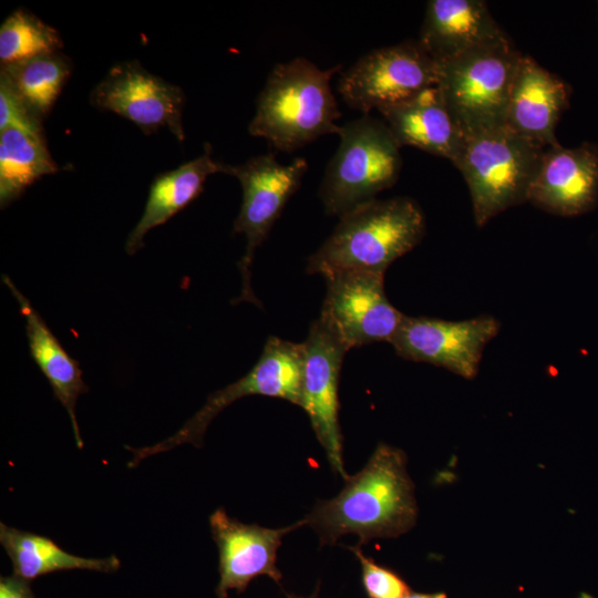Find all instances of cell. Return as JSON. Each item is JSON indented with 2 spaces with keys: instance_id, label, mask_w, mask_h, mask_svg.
Here are the masks:
<instances>
[{
  "instance_id": "6",
  "label": "cell",
  "mask_w": 598,
  "mask_h": 598,
  "mask_svg": "<svg viewBox=\"0 0 598 598\" xmlns=\"http://www.w3.org/2000/svg\"><path fill=\"white\" fill-rule=\"evenodd\" d=\"M522 55L506 38L436 62V85L465 135L505 125Z\"/></svg>"
},
{
  "instance_id": "5",
  "label": "cell",
  "mask_w": 598,
  "mask_h": 598,
  "mask_svg": "<svg viewBox=\"0 0 598 598\" xmlns=\"http://www.w3.org/2000/svg\"><path fill=\"white\" fill-rule=\"evenodd\" d=\"M340 143L327 165L319 197L339 217L393 186L400 175V145L384 121L363 115L340 126Z\"/></svg>"
},
{
  "instance_id": "11",
  "label": "cell",
  "mask_w": 598,
  "mask_h": 598,
  "mask_svg": "<svg viewBox=\"0 0 598 598\" xmlns=\"http://www.w3.org/2000/svg\"><path fill=\"white\" fill-rule=\"evenodd\" d=\"M499 329V321L487 315L462 321L404 315L390 343L403 359L472 379L478 372L485 347Z\"/></svg>"
},
{
  "instance_id": "7",
  "label": "cell",
  "mask_w": 598,
  "mask_h": 598,
  "mask_svg": "<svg viewBox=\"0 0 598 598\" xmlns=\"http://www.w3.org/2000/svg\"><path fill=\"white\" fill-rule=\"evenodd\" d=\"M302 367V343L269 337L256 365L245 377L210 394L203 408L177 432L153 445L138 448L126 446L133 455L128 467L133 468L150 456L183 444L200 447L214 417L244 396H274L300 406Z\"/></svg>"
},
{
  "instance_id": "19",
  "label": "cell",
  "mask_w": 598,
  "mask_h": 598,
  "mask_svg": "<svg viewBox=\"0 0 598 598\" xmlns=\"http://www.w3.org/2000/svg\"><path fill=\"white\" fill-rule=\"evenodd\" d=\"M2 281L17 299L20 312L25 320L30 355L49 381L54 396L65 409L72 425L75 444L81 450L84 442L81 437L75 408L79 396L86 393L89 388L82 378L79 362L68 353L10 277L2 275Z\"/></svg>"
},
{
  "instance_id": "1",
  "label": "cell",
  "mask_w": 598,
  "mask_h": 598,
  "mask_svg": "<svg viewBox=\"0 0 598 598\" xmlns=\"http://www.w3.org/2000/svg\"><path fill=\"white\" fill-rule=\"evenodd\" d=\"M344 480L336 497L317 504L303 519L322 544L346 534L361 542L394 537L413 526L416 503L402 451L381 444L359 473Z\"/></svg>"
},
{
  "instance_id": "22",
  "label": "cell",
  "mask_w": 598,
  "mask_h": 598,
  "mask_svg": "<svg viewBox=\"0 0 598 598\" xmlns=\"http://www.w3.org/2000/svg\"><path fill=\"white\" fill-rule=\"evenodd\" d=\"M59 171L43 133L16 127L0 131V206L18 199L37 179Z\"/></svg>"
},
{
  "instance_id": "16",
  "label": "cell",
  "mask_w": 598,
  "mask_h": 598,
  "mask_svg": "<svg viewBox=\"0 0 598 598\" xmlns=\"http://www.w3.org/2000/svg\"><path fill=\"white\" fill-rule=\"evenodd\" d=\"M568 102V85L532 56L522 55L509 93L505 125L546 148L556 146L559 143L555 130Z\"/></svg>"
},
{
  "instance_id": "17",
  "label": "cell",
  "mask_w": 598,
  "mask_h": 598,
  "mask_svg": "<svg viewBox=\"0 0 598 598\" xmlns=\"http://www.w3.org/2000/svg\"><path fill=\"white\" fill-rule=\"evenodd\" d=\"M401 146L457 159L465 134L452 116L437 85L429 86L399 103L378 110Z\"/></svg>"
},
{
  "instance_id": "25",
  "label": "cell",
  "mask_w": 598,
  "mask_h": 598,
  "mask_svg": "<svg viewBox=\"0 0 598 598\" xmlns=\"http://www.w3.org/2000/svg\"><path fill=\"white\" fill-rule=\"evenodd\" d=\"M351 550L361 564L363 586L370 598L410 597L406 584L395 574L368 558L360 548L352 547Z\"/></svg>"
},
{
  "instance_id": "26",
  "label": "cell",
  "mask_w": 598,
  "mask_h": 598,
  "mask_svg": "<svg viewBox=\"0 0 598 598\" xmlns=\"http://www.w3.org/2000/svg\"><path fill=\"white\" fill-rule=\"evenodd\" d=\"M16 127L33 133H43L42 122L35 118L0 78V131Z\"/></svg>"
},
{
  "instance_id": "2",
  "label": "cell",
  "mask_w": 598,
  "mask_h": 598,
  "mask_svg": "<svg viewBox=\"0 0 598 598\" xmlns=\"http://www.w3.org/2000/svg\"><path fill=\"white\" fill-rule=\"evenodd\" d=\"M341 65L322 70L305 58L277 64L258 95L250 135L293 152L326 134H338L341 116L330 80Z\"/></svg>"
},
{
  "instance_id": "21",
  "label": "cell",
  "mask_w": 598,
  "mask_h": 598,
  "mask_svg": "<svg viewBox=\"0 0 598 598\" xmlns=\"http://www.w3.org/2000/svg\"><path fill=\"white\" fill-rule=\"evenodd\" d=\"M0 543L9 556L13 574L32 580L61 570L114 573L121 567L115 556L81 557L68 553L51 538L0 523Z\"/></svg>"
},
{
  "instance_id": "23",
  "label": "cell",
  "mask_w": 598,
  "mask_h": 598,
  "mask_svg": "<svg viewBox=\"0 0 598 598\" xmlns=\"http://www.w3.org/2000/svg\"><path fill=\"white\" fill-rule=\"evenodd\" d=\"M72 68L69 56L60 51L1 65L0 78L29 112L42 122L59 97Z\"/></svg>"
},
{
  "instance_id": "9",
  "label": "cell",
  "mask_w": 598,
  "mask_h": 598,
  "mask_svg": "<svg viewBox=\"0 0 598 598\" xmlns=\"http://www.w3.org/2000/svg\"><path fill=\"white\" fill-rule=\"evenodd\" d=\"M437 63L419 41L375 49L341 73L338 92L344 103L369 115L436 85Z\"/></svg>"
},
{
  "instance_id": "24",
  "label": "cell",
  "mask_w": 598,
  "mask_h": 598,
  "mask_svg": "<svg viewBox=\"0 0 598 598\" xmlns=\"http://www.w3.org/2000/svg\"><path fill=\"white\" fill-rule=\"evenodd\" d=\"M62 47L59 31L23 8L11 12L0 27L1 65L60 52Z\"/></svg>"
},
{
  "instance_id": "27",
  "label": "cell",
  "mask_w": 598,
  "mask_h": 598,
  "mask_svg": "<svg viewBox=\"0 0 598 598\" xmlns=\"http://www.w3.org/2000/svg\"><path fill=\"white\" fill-rule=\"evenodd\" d=\"M0 598H35L29 580L17 575L0 578Z\"/></svg>"
},
{
  "instance_id": "15",
  "label": "cell",
  "mask_w": 598,
  "mask_h": 598,
  "mask_svg": "<svg viewBox=\"0 0 598 598\" xmlns=\"http://www.w3.org/2000/svg\"><path fill=\"white\" fill-rule=\"evenodd\" d=\"M528 202L559 216H576L598 202V145L547 147Z\"/></svg>"
},
{
  "instance_id": "20",
  "label": "cell",
  "mask_w": 598,
  "mask_h": 598,
  "mask_svg": "<svg viewBox=\"0 0 598 598\" xmlns=\"http://www.w3.org/2000/svg\"><path fill=\"white\" fill-rule=\"evenodd\" d=\"M227 167L228 164L213 158L212 147L206 145L202 155L157 175L150 187L144 212L126 239L125 251L128 255L137 252L151 229L165 224L184 209L199 196L209 175L226 174Z\"/></svg>"
},
{
  "instance_id": "13",
  "label": "cell",
  "mask_w": 598,
  "mask_h": 598,
  "mask_svg": "<svg viewBox=\"0 0 598 598\" xmlns=\"http://www.w3.org/2000/svg\"><path fill=\"white\" fill-rule=\"evenodd\" d=\"M302 348L300 406L309 415L331 467L347 478L338 421V384L343 357L348 350L320 319L310 326Z\"/></svg>"
},
{
  "instance_id": "12",
  "label": "cell",
  "mask_w": 598,
  "mask_h": 598,
  "mask_svg": "<svg viewBox=\"0 0 598 598\" xmlns=\"http://www.w3.org/2000/svg\"><path fill=\"white\" fill-rule=\"evenodd\" d=\"M91 103L136 124L145 134L162 127L184 141L183 90L148 72L136 61L113 65L93 89Z\"/></svg>"
},
{
  "instance_id": "10",
  "label": "cell",
  "mask_w": 598,
  "mask_h": 598,
  "mask_svg": "<svg viewBox=\"0 0 598 598\" xmlns=\"http://www.w3.org/2000/svg\"><path fill=\"white\" fill-rule=\"evenodd\" d=\"M324 278L327 292L319 319L347 350L391 341L404 315L389 301L383 272L350 270Z\"/></svg>"
},
{
  "instance_id": "4",
  "label": "cell",
  "mask_w": 598,
  "mask_h": 598,
  "mask_svg": "<svg viewBox=\"0 0 598 598\" xmlns=\"http://www.w3.org/2000/svg\"><path fill=\"white\" fill-rule=\"evenodd\" d=\"M545 150L506 125L465 135L454 165L468 186L478 227L528 202Z\"/></svg>"
},
{
  "instance_id": "29",
  "label": "cell",
  "mask_w": 598,
  "mask_h": 598,
  "mask_svg": "<svg viewBox=\"0 0 598 598\" xmlns=\"http://www.w3.org/2000/svg\"><path fill=\"white\" fill-rule=\"evenodd\" d=\"M288 598H301V597H296V596H289Z\"/></svg>"
},
{
  "instance_id": "18",
  "label": "cell",
  "mask_w": 598,
  "mask_h": 598,
  "mask_svg": "<svg viewBox=\"0 0 598 598\" xmlns=\"http://www.w3.org/2000/svg\"><path fill=\"white\" fill-rule=\"evenodd\" d=\"M508 38L481 0H431L417 40L441 62Z\"/></svg>"
},
{
  "instance_id": "3",
  "label": "cell",
  "mask_w": 598,
  "mask_h": 598,
  "mask_svg": "<svg viewBox=\"0 0 598 598\" xmlns=\"http://www.w3.org/2000/svg\"><path fill=\"white\" fill-rule=\"evenodd\" d=\"M424 234L425 218L414 200L374 198L340 216L333 233L309 258L307 271L323 277L350 270L384 274Z\"/></svg>"
},
{
  "instance_id": "8",
  "label": "cell",
  "mask_w": 598,
  "mask_h": 598,
  "mask_svg": "<svg viewBox=\"0 0 598 598\" xmlns=\"http://www.w3.org/2000/svg\"><path fill=\"white\" fill-rule=\"evenodd\" d=\"M307 169L305 158L296 157L285 165L277 161L274 153L252 156L237 166L228 165L226 174L236 177L243 189L234 234H243L246 238V249L238 261L243 277L241 293L233 303L248 301L261 306L250 283L255 251L267 238L286 203L299 188Z\"/></svg>"
},
{
  "instance_id": "14",
  "label": "cell",
  "mask_w": 598,
  "mask_h": 598,
  "mask_svg": "<svg viewBox=\"0 0 598 598\" xmlns=\"http://www.w3.org/2000/svg\"><path fill=\"white\" fill-rule=\"evenodd\" d=\"M303 524L300 520L285 528H266L244 524L223 508L216 509L209 517V527L219 554L217 598H227L231 589L243 592L258 576L266 575L279 584L281 573L276 558L281 538Z\"/></svg>"
},
{
  "instance_id": "28",
  "label": "cell",
  "mask_w": 598,
  "mask_h": 598,
  "mask_svg": "<svg viewBox=\"0 0 598 598\" xmlns=\"http://www.w3.org/2000/svg\"><path fill=\"white\" fill-rule=\"evenodd\" d=\"M409 598H445L443 594L427 595V594H413Z\"/></svg>"
}]
</instances>
